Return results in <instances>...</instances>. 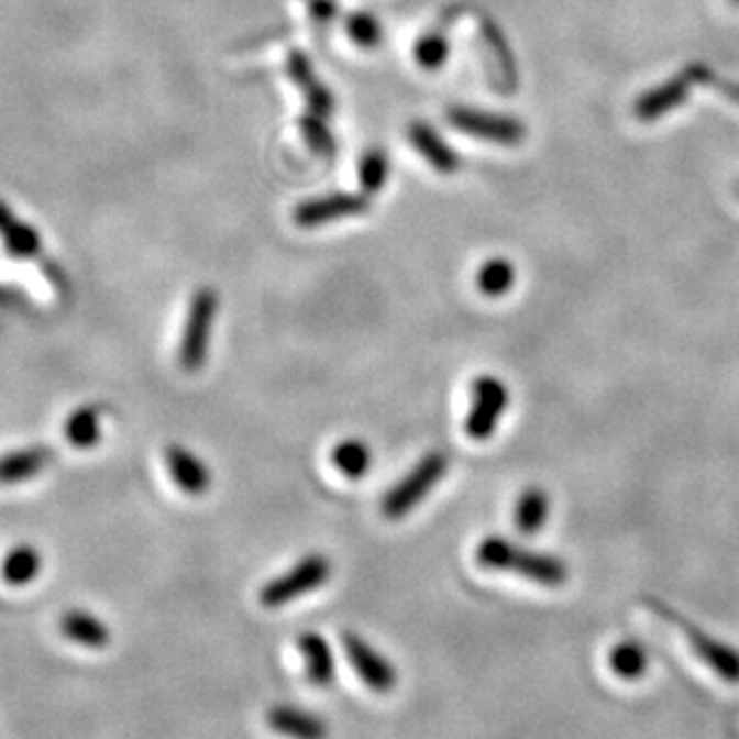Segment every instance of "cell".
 <instances>
[{"label": "cell", "instance_id": "1", "mask_svg": "<svg viewBox=\"0 0 739 739\" xmlns=\"http://www.w3.org/2000/svg\"><path fill=\"white\" fill-rule=\"evenodd\" d=\"M475 560L485 570L521 574L528 581H536V584L548 588H560L570 578V566L560 558L548 552L519 548L501 536L483 538L478 550H475Z\"/></svg>", "mask_w": 739, "mask_h": 739}, {"label": "cell", "instance_id": "2", "mask_svg": "<svg viewBox=\"0 0 739 739\" xmlns=\"http://www.w3.org/2000/svg\"><path fill=\"white\" fill-rule=\"evenodd\" d=\"M446 466L449 459L442 452H430L422 456L416 468L404 475V478L385 495V499H382V514H385L387 519H401L404 514L416 509L420 505V499L442 481Z\"/></svg>", "mask_w": 739, "mask_h": 739}, {"label": "cell", "instance_id": "3", "mask_svg": "<svg viewBox=\"0 0 739 739\" xmlns=\"http://www.w3.org/2000/svg\"><path fill=\"white\" fill-rule=\"evenodd\" d=\"M329 574H332V562H329L324 554H308V558H302L294 570L272 578L269 584L260 591V600L264 607H284L298 600L300 596H306V593L324 586Z\"/></svg>", "mask_w": 739, "mask_h": 739}, {"label": "cell", "instance_id": "4", "mask_svg": "<svg viewBox=\"0 0 739 739\" xmlns=\"http://www.w3.org/2000/svg\"><path fill=\"white\" fill-rule=\"evenodd\" d=\"M219 296L211 288H200L192 296L188 322H185V332L180 341L178 361L188 370V373H197L207 361L209 337H211V322L217 317Z\"/></svg>", "mask_w": 739, "mask_h": 739}, {"label": "cell", "instance_id": "5", "mask_svg": "<svg viewBox=\"0 0 739 739\" xmlns=\"http://www.w3.org/2000/svg\"><path fill=\"white\" fill-rule=\"evenodd\" d=\"M446 121L466 135L501 144V147H514L526 137V125L519 118L471 109V106H452L446 111Z\"/></svg>", "mask_w": 739, "mask_h": 739}, {"label": "cell", "instance_id": "6", "mask_svg": "<svg viewBox=\"0 0 739 739\" xmlns=\"http://www.w3.org/2000/svg\"><path fill=\"white\" fill-rule=\"evenodd\" d=\"M471 391H473V406L471 413L466 416L468 438L473 440L493 438L501 413H505L509 406V389L501 379L493 375H483L473 382Z\"/></svg>", "mask_w": 739, "mask_h": 739}, {"label": "cell", "instance_id": "7", "mask_svg": "<svg viewBox=\"0 0 739 739\" xmlns=\"http://www.w3.org/2000/svg\"><path fill=\"white\" fill-rule=\"evenodd\" d=\"M365 211H367L365 195L337 192V195H327V197H315V200L298 205L294 211V221L302 229H315L329 221L361 217L365 214Z\"/></svg>", "mask_w": 739, "mask_h": 739}, {"label": "cell", "instance_id": "8", "mask_svg": "<svg viewBox=\"0 0 739 739\" xmlns=\"http://www.w3.org/2000/svg\"><path fill=\"white\" fill-rule=\"evenodd\" d=\"M343 649L351 660V665L359 670L361 680L375 692H389L396 686V668L385 655H379L373 646L363 641L359 633H343Z\"/></svg>", "mask_w": 739, "mask_h": 739}, {"label": "cell", "instance_id": "9", "mask_svg": "<svg viewBox=\"0 0 739 739\" xmlns=\"http://www.w3.org/2000/svg\"><path fill=\"white\" fill-rule=\"evenodd\" d=\"M690 85L692 79L686 75H677L668 79L665 85H658L653 89L646 91L633 103V115L639 118V121H658V118H663L665 113H670L672 109H677L690 97Z\"/></svg>", "mask_w": 739, "mask_h": 739}, {"label": "cell", "instance_id": "10", "mask_svg": "<svg viewBox=\"0 0 739 739\" xmlns=\"http://www.w3.org/2000/svg\"><path fill=\"white\" fill-rule=\"evenodd\" d=\"M267 723L274 732H279L288 739H327L329 728L327 723L296 706H274L267 713Z\"/></svg>", "mask_w": 739, "mask_h": 739}, {"label": "cell", "instance_id": "11", "mask_svg": "<svg viewBox=\"0 0 739 739\" xmlns=\"http://www.w3.org/2000/svg\"><path fill=\"white\" fill-rule=\"evenodd\" d=\"M408 140L413 142V147L426 156V162L434 168L440 170V174L449 176V174H456L461 168V156L456 154L454 147H449V144L440 137V132L434 130L432 125L416 121L408 128Z\"/></svg>", "mask_w": 739, "mask_h": 739}, {"label": "cell", "instance_id": "12", "mask_svg": "<svg viewBox=\"0 0 739 739\" xmlns=\"http://www.w3.org/2000/svg\"><path fill=\"white\" fill-rule=\"evenodd\" d=\"M288 75L294 82L300 87L302 95H306L308 101V111L327 118L334 111V97L320 79H317L310 60L302 56L300 51H290L288 53Z\"/></svg>", "mask_w": 739, "mask_h": 739}, {"label": "cell", "instance_id": "13", "mask_svg": "<svg viewBox=\"0 0 739 739\" xmlns=\"http://www.w3.org/2000/svg\"><path fill=\"white\" fill-rule=\"evenodd\" d=\"M166 464L170 471V478L176 481L183 493L188 495H205L211 485V473L205 466L202 459L190 454L183 446L166 449Z\"/></svg>", "mask_w": 739, "mask_h": 739}, {"label": "cell", "instance_id": "14", "mask_svg": "<svg viewBox=\"0 0 739 739\" xmlns=\"http://www.w3.org/2000/svg\"><path fill=\"white\" fill-rule=\"evenodd\" d=\"M60 631L87 649H103L111 643V629L85 610H70L60 617Z\"/></svg>", "mask_w": 739, "mask_h": 739}, {"label": "cell", "instance_id": "15", "mask_svg": "<svg viewBox=\"0 0 739 739\" xmlns=\"http://www.w3.org/2000/svg\"><path fill=\"white\" fill-rule=\"evenodd\" d=\"M686 633H690L694 649L704 663L716 670L723 680L739 682V653L728 649V646H723L720 641L708 639L704 631L686 627Z\"/></svg>", "mask_w": 739, "mask_h": 739}, {"label": "cell", "instance_id": "16", "mask_svg": "<svg viewBox=\"0 0 739 739\" xmlns=\"http://www.w3.org/2000/svg\"><path fill=\"white\" fill-rule=\"evenodd\" d=\"M300 651L306 655L308 665V680L317 686H329L334 682V655L329 643L320 637V633H302Z\"/></svg>", "mask_w": 739, "mask_h": 739}, {"label": "cell", "instance_id": "17", "mask_svg": "<svg viewBox=\"0 0 739 739\" xmlns=\"http://www.w3.org/2000/svg\"><path fill=\"white\" fill-rule=\"evenodd\" d=\"M48 459H51V452L44 446L20 449V452L3 456L0 459V485H12V483L32 478V475H36L46 466Z\"/></svg>", "mask_w": 739, "mask_h": 739}, {"label": "cell", "instance_id": "18", "mask_svg": "<svg viewBox=\"0 0 739 739\" xmlns=\"http://www.w3.org/2000/svg\"><path fill=\"white\" fill-rule=\"evenodd\" d=\"M548 517H550L548 493L540 490V487H528V490H523L517 501V511H514V519H517L519 531L526 536L538 533L540 528L545 526Z\"/></svg>", "mask_w": 739, "mask_h": 739}, {"label": "cell", "instance_id": "19", "mask_svg": "<svg viewBox=\"0 0 739 739\" xmlns=\"http://www.w3.org/2000/svg\"><path fill=\"white\" fill-rule=\"evenodd\" d=\"M38 572H42V554H38L36 548L32 545H20L15 550H10L5 554L3 566H0L3 581L10 586L32 584Z\"/></svg>", "mask_w": 739, "mask_h": 739}, {"label": "cell", "instance_id": "20", "mask_svg": "<svg viewBox=\"0 0 739 739\" xmlns=\"http://www.w3.org/2000/svg\"><path fill=\"white\" fill-rule=\"evenodd\" d=\"M0 235H3L5 245L15 257H32L38 253V245H42L34 229L20 223L5 205H0Z\"/></svg>", "mask_w": 739, "mask_h": 739}, {"label": "cell", "instance_id": "21", "mask_svg": "<svg viewBox=\"0 0 739 739\" xmlns=\"http://www.w3.org/2000/svg\"><path fill=\"white\" fill-rule=\"evenodd\" d=\"M517 282V269L505 257L487 260L478 269V288L487 298H499L509 294V288Z\"/></svg>", "mask_w": 739, "mask_h": 739}, {"label": "cell", "instance_id": "22", "mask_svg": "<svg viewBox=\"0 0 739 739\" xmlns=\"http://www.w3.org/2000/svg\"><path fill=\"white\" fill-rule=\"evenodd\" d=\"M610 668L622 680H641L649 668V653L639 641H622L610 651Z\"/></svg>", "mask_w": 739, "mask_h": 739}, {"label": "cell", "instance_id": "23", "mask_svg": "<svg viewBox=\"0 0 739 739\" xmlns=\"http://www.w3.org/2000/svg\"><path fill=\"white\" fill-rule=\"evenodd\" d=\"M65 438L75 449H91L97 446L101 430H99V408L85 406L75 411L68 422H65Z\"/></svg>", "mask_w": 739, "mask_h": 739}, {"label": "cell", "instance_id": "24", "mask_svg": "<svg viewBox=\"0 0 739 739\" xmlns=\"http://www.w3.org/2000/svg\"><path fill=\"white\" fill-rule=\"evenodd\" d=\"M334 466L346 475V478H363L373 464V454L363 440H343L334 446L332 452Z\"/></svg>", "mask_w": 739, "mask_h": 739}, {"label": "cell", "instance_id": "25", "mask_svg": "<svg viewBox=\"0 0 739 739\" xmlns=\"http://www.w3.org/2000/svg\"><path fill=\"white\" fill-rule=\"evenodd\" d=\"M389 176V158L382 150H367L361 162V188L365 195H377Z\"/></svg>", "mask_w": 739, "mask_h": 739}, {"label": "cell", "instance_id": "26", "mask_svg": "<svg viewBox=\"0 0 739 739\" xmlns=\"http://www.w3.org/2000/svg\"><path fill=\"white\" fill-rule=\"evenodd\" d=\"M416 58L420 68L440 70L449 58L446 36L442 32H430L426 36H420V42L416 46Z\"/></svg>", "mask_w": 739, "mask_h": 739}, {"label": "cell", "instance_id": "27", "mask_svg": "<svg viewBox=\"0 0 739 739\" xmlns=\"http://www.w3.org/2000/svg\"><path fill=\"white\" fill-rule=\"evenodd\" d=\"M346 32L353 44H359L361 48H375L382 44V24L370 12H353L346 20Z\"/></svg>", "mask_w": 739, "mask_h": 739}, {"label": "cell", "instance_id": "28", "mask_svg": "<svg viewBox=\"0 0 739 739\" xmlns=\"http://www.w3.org/2000/svg\"><path fill=\"white\" fill-rule=\"evenodd\" d=\"M300 128H302V135H306L308 144H310V147L317 154H322V156H332L334 154L337 144H334L332 132H329V128H327L322 115L308 111L306 118H302V121H300Z\"/></svg>", "mask_w": 739, "mask_h": 739}, {"label": "cell", "instance_id": "29", "mask_svg": "<svg viewBox=\"0 0 739 739\" xmlns=\"http://www.w3.org/2000/svg\"><path fill=\"white\" fill-rule=\"evenodd\" d=\"M483 32H485V38H487V46L493 48L495 58L499 63L501 75L509 79V87H514V85H517V63H514V56H511V51H509L505 38H501V32L490 20L483 22Z\"/></svg>", "mask_w": 739, "mask_h": 739}, {"label": "cell", "instance_id": "30", "mask_svg": "<svg viewBox=\"0 0 739 739\" xmlns=\"http://www.w3.org/2000/svg\"><path fill=\"white\" fill-rule=\"evenodd\" d=\"M308 8H310V15L320 24L332 22L339 15V5L334 3V0H308Z\"/></svg>", "mask_w": 739, "mask_h": 739}, {"label": "cell", "instance_id": "31", "mask_svg": "<svg viewBox=\"0 0 739 739\" xmlns=\"http://www.w3.org/2000/svg\"><path fill=\"white\" fill-rule=\"evenodd\" d=\"M716 87H720L723 95L728 97L730 101H737V103H739V85H725V82H716Z\"/></svg>", "mask_w": 739, "mask_h": 739}, {"label": "cell", "instance_id": "32", "mask_svg": "<svg viewBox=\"0 0 739 739\" xmlns=\"http://www.w3.org/2000/svg\"><path fill=\"white\" fill-rule=\"evenodd\" d=\"M732 3H735V5H739V0H732Z\"/></svg>", "mask_w": 739, "mask_h": 739}]
</instances>
